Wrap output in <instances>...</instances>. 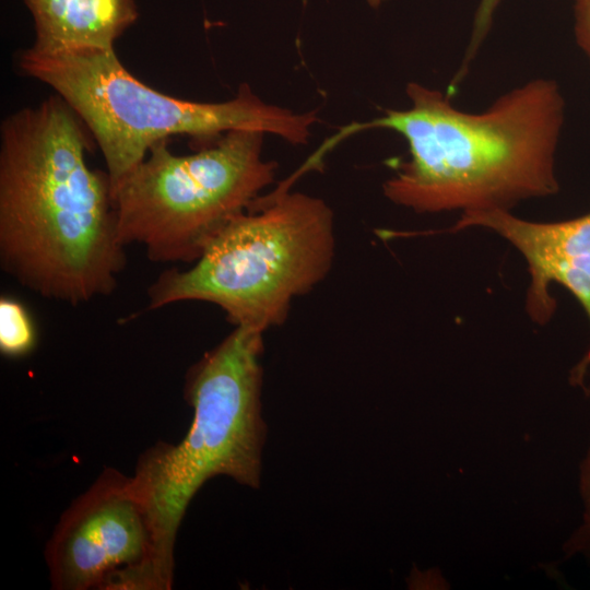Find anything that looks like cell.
I'll return each instance as SVG.
<instances>
[{"label":"cell","instance_id":"1","mask_svg":"<svg viewBox=\"0 0 590 590\" xmlns=\"http://www.w3.org/2000/svg\"><path fill=\"white\" fill-rule=\"evenodd\" d=\"M83 122L60 96L0 128V262L43 297L110 294L126 264L107 173L86 163Z\"/></svg>","mask_w":590,"mask_h":590},{"label":"cell","instance_id":"2","mask_svg":"<svg viewBox=\"0 0 590 590\" xmlns=\"http://www.w3.org/2000/svg\"><path fill=\"white\" fill-rule=\"evenodd\" d=\"M411 106L386 109L341 130L331 142L387 129L406 142L409 158L384 182V194L417 213L509 210L559 191L556 153L565 120L558 83L538 78L468 113L446 92L406 85Z\"/></svg>","mask_w":590,"mask_h":590},{"label":"cell","instance_id":"3","mask_svg":"<svg viewBox=\"0 0 590 590\" xmlns=\"http://www.w3.org/2000/svg\"><path fill=\"white\" fill-rule=\"evenodd\" d=\"M20 71L49 85L99 146L110 190L172 135L210 141L233 130H255L305 144L316 111L303 114L266 104L247 84L219 103L176 98L151 88L120 62L114 48L79 47L40 50L34 46L17 56Z\"/></svg>","mask_w":590,"mask_h":590},{"label":"cell","instance_id":"4","mask_svg":"<svg viewBox=\"0 0 590 590\" xmlns=\"http://www.w3.org/2000/svg\"><path fill=\"white\" fill-rule=\"evenodd\" d=\"M263 331L235 329L188 371L185 397L193 410L178 444L160 441L137 462L133 483L155 536V566L173 582L174 545L200 487L224 475L259 488L267 426L261 415Z\"/></svg>","mask_w":590,"mask_h":590},{"label":"cell","instance_id":"5","mask_svg":"<svg viewBox=\"0 0 590 590\" xmlns=\"http://www.w3.org/2000/svg\"><path fill=\"white\" fill-rule=\"evenodd\" d=\"M287 186L258 197L192 267L163 272L149 287V308L199 300L219 306L235 326L264 332L284 322L294 297L328 274L335 245L329 205Z\"/></svg>","mask_w":590,"mask_h":590},{"label":"cell","instance_id":"6","mask_svg":"<svg viewBox=\"0 0 590 590\" xmlns=\"http://www.w3.org/2000/svg\"><path fill=\"white\" fill-rule=\"evenodd\" d=\"M264 134L233 130L188 155L174 154L167 140L154 144L111 192L122 245L142 246L154 262L193 263L273 182Z\"/></svg>","mask_w":590,"mask_h":590},{"label":"cell","instance_id":"7","mask_svg":"<svg viewBox=\"0 0 590 590\" xmlns=\"http://www.w3.org/2000/svg\"><path fill=\"white\" fill-rule=\"evenodd\" d=\"M45 554L52 589L165 590L148 507L111 468L66 509Z\"/></svg>","mask_w":590,"mask_h":590},{"label":"cell","instance_id":"8","mask_svg":"<svg viewBox=\"0 0 590 590\" xmlns=\"http://www.w3.org/2000/svg\"><path fill=\"white\" fill-rule=\"evenodd\" d=\"M470 227L491 229L508 240L526 259L530 273L526 310L532 321L548 322L556 309L550 292L553 283L567 288L579 302L590 321V212L558 222H531L509 210L493 209L461 213L445 231L457 233ZM590 354L576 368L581 378Z\"/></svg>","mask_w":590,"mask_h":590},{"label":"cell","instance_id":"9","mask_svg":"<svg viewBox=\"0 0 590 590\" xmlns=\"http://www.w3.org/2000/svg\"><path fill=\"white\" fill-rule=\"evenodd\" d=\"M35 26L40 50L79 47L114 48L135 23L137 0H23Z\"/></svg>","mask_w":590,"mask_h":590},{"label":"cell","instance_id":"10","mask_svg":"<svg viewBox=\"0 0 590 590\" xmlns=\"http://www.w3.org/2000/svg\"><path fill=\"white\" fill-rule=\"evenodd\" d=\"M36 331L26 308L14 298L0 299V351L5 356L28 354L35 346Z\"/></svg>","mask_w":590,"mask_h":590},{"label":"cell","instance_id":"11","mask_svg":"<svg viewBox=\"0 0 590 590\" xmlns=\"http://www.w3.org/2000/svg\"><path fill=\"white\" fill-rule=\"evenodd\" d=\"M579 492L582 500L580 524L564 545L566 557L583 556L590 563V444L579 469Z\"/></svg>","mask_w":590,"mask_h":590},{"label":"cell","instance_id":"12","mask_svg":"<svg viewBox=\"0 0 590 590\" xmlns=\"http://www.w3.org/2000/svg\"><path fill=\"white\" fill-rule=\"evenodd\" d=\"M574 34L590 61V0H574Z\"/></svg>","mask_w":590,"mask_h":590},{"label":"cell","instance_id":"13","mask_svg":"<svg viewBox=\"0 0 590 590\" xmlns=\"http://www.w3.org/2000/svg\"><path fill=\"white\" fill-rule=\"evenodd\" d=\"M502 1L503 0H480L473 17L474 25L480 30L491 28Z\"/></svg>","mask_w":590,"mask_h":590},{"label":"cell","instance_id":"14","mask_svg":"<svg viewBox=\"0 0 590 590\" xmlns=\"http://www.w3.org/2000/svg\"><path fill=\"white\" fill-rule=\"evenodd\" d=\"M385 0H367L368 4L373 8H378Z\"/></svg>","mask_w":590,"mask_h":590}]
</instances>
